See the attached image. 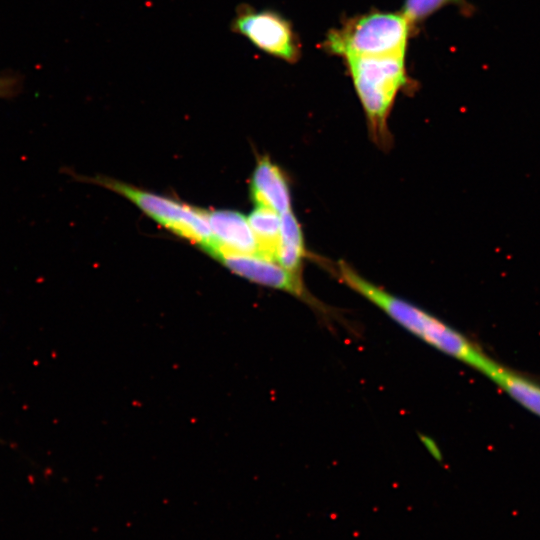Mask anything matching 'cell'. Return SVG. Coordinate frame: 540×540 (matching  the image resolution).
<instances>
[{"label": "cell", "mask_w": 540, "mask_h": 540, "mask_svg": "<svg viewBox=\"0 0 540 540\" xmlns=\"http://www.w3.org/2000/svg\"><path fill=\"white\" fill-rule=\"evenodd\" d=\"M339 280L378 307L405 330L438 351L468 365L481 374L493 358L472 339L426 310L368 281L346 262L336 270Z\"/></svg>", "instance_id": "1"}, {"label": "cell", "mask_w": 540, "mask_h": 540, "mask_svg": "<svg viewBox=\"0 0 540 540\" xmlns=\"http://www.w3.org/2000/svg\"><path fill=\"white\" fill-rule=\"evenodd\" d=\"M406 54L345 58L373 140L389 144L388 118L397 94L409 82Z\"/></svg>", "instance_id": "2"}, {"label": "cell", "mask_w": 540, "mask_h": 540, "mask_svg": "<svg viewBox=\"0 0 540 540\" xmlns=\"http://www.w3.org/2000/svg\"><path fill=\"white\" fill-rule=\"evenodd\" d=\"M413 29L402 12L370 11L327 33L323 48L342 57L406 54Z\"/></svg>", "instance_id": "3"}, {"label": "cell", "mask_w": 540, "mask_h": 540, "mask_svg": "<svg viewBox=\"0 0 540 540\" xmlns=\"http://www.w3.org/2000/svg\"><path fill=\"white\" fill-rule=\"evenodd\" d=\"M105 184L128 198L165 228L199 245L210 255H213L216 242L207 211L117 181H105Z\"/></svg>", "instance_id": "4"}, {"label": "cell", "mask_w": 540, "mask_h": 540, "mask_svg": "<svg viewBox=\"0 0 540 540\" xmlns=\"http://www.w3.org/2000/svg\"><path fill=\"white\" fill-rule=\"evenodd\" d=\"M231 30L264 53L295 63L301 56L300 40L292 24L276 11L242 4L236 8Z\"/></svg>", "instance_id": "5"}, {"label": "cell", "mask_w": 540, "mask_h": 540, "mask_svg": "<svg viewBox=\"0 0 540 540\" xmlns=\"http://www.w3.org/2000/svg\"><path fill=\"white\" fill-rule=\"evenodd\" d=\"M233 273L253 283L281 290L320 307L308 293L300 274L293 273L279 263L257 254L225 253L216 257Z\"/></svg>", "instance_id": "6"}, {"label": "cell", "mask_w": 540, "mask_h": 540, "mask_svg": "<svg viewBox=\"0 0 540 540\" xmlns=\"http://www.w3.org/2000/svg\"><path fill=\"white\" fill-rule=\"evenodd\" d=\"M216 242L213 257L220 254H257V244L248 217L233 210L207 211Z\"/></svg>", "instance_id": "7"}, {"label": "cell", "mask_w": 540, "mask_h": 540, "mask_svg": "<svg viewBox=\"0 0 540 540\" xmlns=\"http://www.w3.org/2000/svg\"><path fill=\"white\" fill-rule=\"evenodd\" d=\"M250 187L256 206L269 208L280 215L292 211L288 182L269 157H262L257 162Z\"/></svg>", "instance_id": "8"}, {"label": "cell", "mask_w": 540, "mask_h": 540, "mask_svg": "<svg viewBox=\"0 0 540 540\" xmlns=\"http://www.w3.org/2000/svg\"><path fill=\"white\" fill-rule=\"evenodd\" d=\"M528 411L540 417V383L492 360L482 373Z\"/></svg>", "instance_id": "9"}, {"label": "cell", "mask_w": 540, "mask_h": 540, "mask_svg": "<svg viewBox=\"0 0 540 540\" xmlns=\"http://www.w3.org/2000/svg\"><path fill=\"white\" fill-rule=\"evenodd\" d=\"M248 221L256 240L258 255L277 262L281 215L269 208L256 206L248 216Z\"/></svg>", "instance_id": "10"}, {"label": "cell", "mask_w": 540, "mask_h": 540, "mask_svg": "<svg viewBox=\"0 0 540 540\" xmlns=\"http://www.w3.org/2000/svg\"><path fill=\"white\" fill-rule=\"evenodd\" d=\"M305 255L303 233L296 216L293 211L282 214L277 262L285 269L300 274Z\"/></svg>", "instance_id": "11"}, {"label": "cell", "mask_w": 540, "mask_h": 540, "mask_svg": "<svg viewBox=\"0 0 540 540\" xmlns=\"http://www.w3.org/2000/svg\"><path fill=\"white\" fill-rule=\"evenodd\" d=\"M447 6L457 7L461 15L465 17L472 16L476 11V7L469 0H405L401 12L414 30L419 24Z\"/></svg>", "instance_id": "12"}, {"label": "cell", "mask_w": 540, "mask_h": 540, "mask_svg": "<svg viewBox=\"0 0 540 540\" xmlns=\"http://www.w3.org/2000/svg\"><path fill=\"white\" fill-rule=\"evenodd\" d=\"M24 80L20 73L14 71L0 72V99H12L23 90Z\"/></svg>", "instance_id": "13"}]
</instances>
